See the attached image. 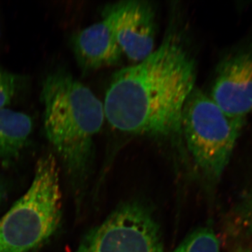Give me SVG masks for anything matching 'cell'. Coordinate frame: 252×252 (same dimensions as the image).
Returning a JSON list of instances; mask_svg holds the SVG:
<instances>
[{"label": "cell", "instance_id": "obj_7", "mask_svg": "<svg viewBox=\"0 0 252 252\" xmlns=\"http://www.w3.org/2000/svg\"><path fill=\"white\" fill-rule=\"evenodd\" d=\"M210 97L229 117L252 112V43L235 48L217 67Z\"/></svg>", "mask_w": 252, "mask_h": 252}, {"label": "cell", "instance_id": "obj_10", "mask_svg": "<svg viewBox=\"0 0 252 252\" xmlns=\"http://www.w3.org/2000/svg\"><path fill=\"white\" fill-rule=\"evenodd\" d=\"M174 252H220V242L213 230L201 227L189 235Z\"/></svg>", "mask_w": 252, "mask_h": 252}, {"label": "cell", "instance_id": "obj_1", "mask_svg": "<svg viewBox=\"0 0 252 252\" xmlns=\"http://www.w3.org/2000/svg\"><path fill=\"white\" fill-rule=\"evenodd\" d=\"M196 78L185 33L172 23L152 54L113 74L103 101L105 119L124 133L182 140V112Z\"/></svg>", "mask_w": 252, "mask_h": 252}, {"label": "cell", "instance_id": "obj_2", "mask_svg": "<svg viewBox=\"0 0 252 252\" xmlns=\"http://www.w3.org/2000/svg\"><path fill=\"white\" fill-rule=\"evenodd\" d=\"M41 97L46 138L73 183L81 187L92 163L94 138L105 120L103 102L63 69L46 76Z\"/></svg>", "mask_w": 252, "mask_h": 252}, {"label": "cell", "instance_id": "obj_9", "mask_svg": "<svg viewBox=\"0 0 252 252\" xmlns=\"http://www.w3.org/2000/svg\"><path fill=\"white\" fill-rule=\"evenodd\" d=\"M32 129V120L28 114L0 109V160L17 157L27 144Z\"/></svg>", "mask_w": 252, "mask_h": 252}, {"label": "cell", "instance_id": "obj_13", "mask_svg": "<svg viewBox=\"0 0 252 252\" xmlns=\"http://www.w3.org/2000/svg\"><path fill=\"white\" fill-rule=\"evenodd\" d=\"M5 195H6V190H5L4 186L3 185L2 182L0 180V204L4 200Z\"/></svg>", "mask_w": 252, "mask_h": 252}, {"label": "cell", "instance_id": "obj_6", "mask_svg": "<svg viewBox=\"0 0 252 252\" xmlns=\"http://www.w3.org/2000/svg\"><path fill=\"white\" fill-rule=\"evenodd\" d=\"M102 20L112 30L124 56L135 63L156 49L157 9L148 0H120L104 6Z\"/></svg>", "mask_w": 252, "mask_h": 252}, {"label": "cell", "instance_id": "obj_11", "mask_svg": "<svg viewBox=\"0 0 252 252\" xmlns=\"http://www.w3.org/2000/svg\"><path fill=\"white\" fill-rule=\"evenodd\" d=\"M20 80L18 76L0 69V109L6 108L17 93Z\"/></svg>", "mask_w": 252, "mask_h": 252}, {"label": "cell", "instance_id": "obj_5", "mask_svg": "<svg viewBox=\"0 0 252 252\" xmlns=\"http://www.w3.org/2000/svg\"><path fill=\"white\" fill-rule=\"evenodd\" d=\"M74 252H165L160 229L148 209L127 203L84 237Z\"/></svg>", "mask_w": 252, "mask_h": 252}, {"label": "cell", "instance_id": "obj_3", "mask_svg": "<svg viewBox=\"0 0 252 252\" xmlns=\"http://www.w3.org/2000/svg\"><path fill=\"white\" fill-rule=\"evenodd\" d=\"M60 171L53 154L41 157L26 193L0 219V252H32L60 224Z\"/></svg>", "mask_w": 252, "mask_h": 252}, {"label": "cell", "instance_id": "obj_12", "mask_svg": "<svg viewBox=\"0 0 252 252\" xmlns=\"http://www.w3.org/2000/svg\"><path fill=\"white\" fill-rule=\"evenodd\" d=\"M247 213H248V218L252 223V195L249 200L248 206H247Z\"/></svg>", "mask_w": 252, "mask_h": 252}, {"label": "cell", "instance_id": "obj_8", "mask_svg": "<svg viewBox=\"0 0 252 252\" xmlns=\"http://www.w3.org/2000/svg\"><path fill=\"white\" fill-rule=\"evenodd\" d=\"M72 45L78 64L84 73L117 65L124 56L114 33L103 20L76 33Z\"/></svg>", "mask_w": 252, "mask_h": 252}, {"label": "cell", "instance_id": "obj_4", "mask_svg": "<svg viewBox=\"0 0 252 252\" xmlns=\"http://www.w3.org/2000/svg\"><path fill=\"white\" fill-rule=\"evenodd\" d=\"M245 119L229 117L203 91L195 88L182 112V133L197 168L207 180L224 171Z\"/></svg>", "mask_w": 252, "mask_h": 252}]
</instances>
